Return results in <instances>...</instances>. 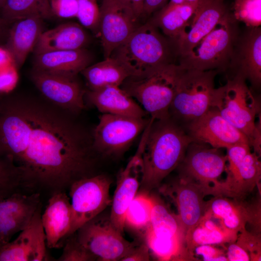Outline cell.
<instances>
[{
  "label": "cell",
  "mask_w": 261,
  "mask_h": 261,
  "mask_svg": "<svg viewBox=\"0 0 261 261\" xmlns=\"http://www.w3.org/2000/svg\"><path fill=\"white\" fill-rule=\"evenodd\" d=\"M74 115L43 97L0 94V155L18 169L23 188L51 196L94 175L92 132Z\"/></svg>",
  "instance_id": "6da1fadb"
},
{
  "label": "cell",
  "mask_w": 261,
  "mask_h": 261,
  "mask_svg": "<svg viewBox=\"0 0 261 261\" xmlns=\"http://www.w3.org/2000/svg\"><path fill=\"white\" fill-rule=\"evenodd\" d=\"M193 142L184 128L171 117L154 120L142 155L143 180L140 191L150 193L182 161Z\"/></svg>",
  "instance_id": "7a4b0ae2"
},
{
  "label": "cell",
  "mask_w": 261,
  "mask_h": 261,
  "mask_svg": "<svg viewBox=\"0 0 261 261\" xmlns=\"http://www.w3.org/2000/svg\"><path fill=\"white\" fill-rule=\"evenodd\" d=\"M110 57L121 62L133 75L160 66L177 64L178 60L174 41L149 21L139 25Z\"/></svg>",
  "instance_id": "3957f363"
},
{
  "label": "cell",
  "mask_w": 261,
  "mask_h": 261,
  "mask_svg": "<svg viewBox=\"0 0 261 261\" xmlns=\"http://www.w3.org/2000/svg\"><path fill=\"white\" fill-rule=\"evenodd\" d=\"M180 71L178 64L157 67L127 78L120 87L136 99L150 117L160 120L170 117Z\"/></svg>",
  "instance_id": "277c9868"
},
{
  "label": "cell",
  "mask_w": 261,
  "mask_h": 261,
  "mask_svg": "<svg viewBox=\"0 0 261 261\" xmlns=\"http://www.w3.org/2000/svg\"><path fill=\"white\" fill-rule=\"evenodd\" d=\"M218 73L216 71H201L180 66L175 92L170 107V117L183 127L213 107L215 79Z\"/></svg>",
  "instance_id": "5b68a950"
},
{
  "label": "cell",
  "mask_w": 261,
  "mask_h": 261,
  "mask_svg": "<svg viewBox=\"0 0 261 261\" xmlns=\"http://www.w3.org/2000/svg\"><path fill=\"white\" fill-rule=\"evenodd\" d=\"M239 23L229 10L190 53L178 59L177 64L185 68L227 72L241 31Z\"/></svg>",
  "instance_id": "8992f818"
},
{
  "label": "cell",
  "mask_w": 261,
  "mask_h": 261,
  "mask_svg": "<svg viewBox=\"0 0 261 261\" xmlns=\"http://www.w3.org/2000/svg\"><path fill=\"white\" fill-rule=\"evenodd\" d=\"M246 81L234 75L216 88L213 107L246 136L250 145L257 130L256 119L261 114V106Z\"/></svg>",
  "instance_id": "52a82bcc"
},
{
  "label": "cell",
  "mask_w": 261,
  "mask_h": 261,
  "mask_svg": "<svg viewBox=\"0 0 261 261\" xmlns=\"http://www.w3.org/2000/svg\"><path fill=\"white\" fill-rule=\"evenodd\" d=\"M111 182L106 176L99 174L82 178L71 185L69 194L72 218L68 237L111 204Z\"/></svg>",
  "instance_id": "ba28073f"
},
{
  "label": "cell",
  "mask_w": 261,
  "mask_h": 261,
  "mask_svg": "<svg viewBox=\"0 0 261 261\" xmlns=\"http://www.w3.org/2000/svg\"><path fill=\"white\" fill-rule=\"evenodd\" d=\"M75 232L78 241L97 261H121L138 244L126 240L113 225L110 216L103 217L99 215Z\"/></svg>",
  "instance_id": "9c48e42d"
},
{
  "label": "cell",
  "mask_w": 261,
  "mask_h": 261,
  "mask_svg": "<svg viewBox=\"0 0 261 261\" xmlns=\"http://www.w3.org/2000/svg\"><path fill=\"white\" fill-rule=\"evenodd\" d=\"M150 119L102 114L92 131L96 152L106 155L123 153L144 130Z\"/></svg>",
  "instance_id": "30bf717a"
},
{
  "label": "cell",
  "mask_w": 261,
  "mask_h": 261,
  "mask_svg": "<svg viewBox=\"0 0 261 261\" xmlns=\"http://www.w3.org/2000/svg\"><path fill=\"white\" fill-rule=\"evenodd\" d=\"M227 161L226 155L220 149L193 141L176 168L178 176L199 185L207 195L208 188L219 183L218 178L226 171Z\"/></svg>",
  "instance_id": "8fae6325"
},
{
  "label": "cell",
  "mask_w": 261,
  "mask_h": 261,
  "mask_svg": "<svg viewBox=\"0 0 261 261\" xmlns=\"http://www.w3.org/2000/svg\"><path fill=\"white\" fill-rule=\"evenodd\" d=\"M99 36L104 58L140 25L130 6L120 0H102Z\"/></svg>",
  "instance_id": "7c38bea8"
},
{
  "label": "cell",
  "mask_w": 261,
  "mask_h": 261,
  "mask_svg": "<svg viewBox=\"0 0 261 261\" xmlns=\"http://www.w3.org/2000/svg\"><path fill=\"white\" fill-rule=\"evenodd\" d=\"M30 77L42 97L51 103L75 115L85 109L86 90L77 76L51 73L33 69Z\"/></svg>",
  "instance_id": "4fadbf2b"
},
{
  "label": "cell",
  "mask_w": 261,
  "mask_h": 261,
  "mask_svg": "<svg viewBox=\"0 0 261 261\" xmlns=\"http://www.w3.org/2000/svg\"><path fill=\"white\" fill-rule=\"evenodd\" d=\"M149 129L147 126L135 154L117 176L116 187L112 200L110 215L111 221L122 234L124 232V220L129 204L138 192L144 175L142 155Z\"/></svg>",
  "instance_id": "5bb4252c"
},
{
  "label": "cell",
  "mask_w": 261,
  "mask_h": 261,
  "mask_svg": "<svg viewBox=\"0 0 261 261\" xmlns=\"http://www.w3.org/2000/svg\"><path fill=\"white\" fill-rule=\"evenodd\" d=\"M183 127L193 142L214 148L227 149L238 144H249L246 136L225 119L215 107Z\"/></svg>",
  "instance_id": "9a60e30c"
},
{
  "label": "cell",
  "mask_w": 261,
  "mask_h": 261,
  "mask_svg": "<svg viewBox=\"0 0 261 261\" xmlns=\"http://www.w3.org/2000/svg\"><path fill=\"white\" fill-rule=\"evenodd\" d=\"M248 81L255 89L261 86V28L246 27L234 44L227 72Z\"/></svg>",
  "instance_id": "2e32d148"
},
{
  "label": "cell",
  "mask_w": 261,
  "mask_h": 261,
  "mask_svg": "<svg viewBox=\"0 0 261 261\" xmlns=\"http://www.w3.org/2000/svg\"><path fill=\"white\" fill-rule=\"evenodd\" d=\"M224 1L201 0L198 3L183 31L174 41L178 59L190 53L229 12Z\"/></svg>",
  "instance_id": "e0dca14e"
},
{
  "label": "cell",
  "mask_w": 261,
  "mask_h": 261,
  "mask_svg": "<svg viewBox=\"0 0 261 261\" xmlns=\"http://www.w3.org/2000/svg\"><path fill=\"white\" fill-rule=\"evenodd\" d=\"M160 190L174 203L178 211L176 215L186 234L205 213L204 190L199 185L177 176L172 182L161 187Z\"/></svg>",
  "instance_id": "ac0fdd59"
},
{
  "label": "cell",
  "mask_w": 261,
  "mask_h": 261,
  "mask_svg": "<svg viewBox=\"0 0 261 261\" xmlns=\"http://www.w3.org/2000/svg\"><path fill=\"white\" fill-rule=\"evenodd\" d=\"M41 211L42 205L37 209L29 225L14 240L0 246V261L49 260Z\"/></svg>",
  "instance_id": "d6986e66"
},
{
  "label": "cell",
  "mask_w": 261,
  "mask_h": 261,
  "mask_svg": "<svg viewBox=\"0 0 261 261\" xmlns=\"http://www.w3.org/2000/svg\"><path fill=\"white\" fill-rule=\"evenodd\" d=\"M41 205L39 193L23 194L19 191L0 200V245L9 242L14 235L25 229Z\"/></svg>",
  "instance_id": "ffe728a7"
},
{
  "label": "cell",
  "mask_w": 261,
  "mask_h": 261,
  "mask_svg": "<svg viewBox=\"0 0 261 261\" xmlns=\"http://www.w3.org/2000/svg\"><path fill=\"white\" fill-rule=\"evenodd\" d=\"M255 152L249 151L244 157L236 173L232 177L210 187L208 195L223 196L243 200L256 186L261 177V163Z\"/></svg>",
  "instance_id": "44dd1931"
},
{
  "label": "cell",
  "mask_w": 261,
  "mask_h": 261,
  "mask_svg": "<svg viewBox=\"0 0 261 261\" xmlns=\"http://www.w3.org/2000/svg\"><path fill=\"white\" fill-rule=\"evenodd\" d=\"M72 211L70 198L65 191L52 194L41 219L47 247L57 248L67 238L71 228Z\"/></svg>",
  "instance_id": "7402d4cb"
},
{
  "label": "cell",
  "mask_w": 261,
  "mask_h": 261,
  "mask_svg": "<svg viewBox=\"0 0 261 261\" xmlns=\"http://www.w3.org/2000/svg\"><path fill=\"white\" fill-rule=\"evenodd\" d=\"M44 19L38 17L14 22L10 29L7 41L3 46L9 53L13 64L20 68L29 54L33 52L44 30Z\"/></svg>",
  "instance_id": "603a6c76"
},
{
  "label": "cell",
  "mask_w": 261,
  "mask_h": 261,
  "mask_svg": "<svg viewBox=\"0 0 261 261\" xmlns=\"http://www.w3.org/2000/svg\"><path fill=\"white\" fill-rule=\"evenodd\" d=\"M93 61L87 49L49 51L35 55L33 69L55 74L77 76Z\"/></svg>",
  "instance_id": "cb8c5ba5"
},
{
  "label": "cell",
  "mask_w": 261,
  "mask_h": 261,
  "mask_svg": "<svg viewBox=\"0 0 261 261\" xmlns=\"http://www.w3.org/2000/svg\"><path fill=\"white\" fill-rule=\"evenodd\" d=\"M91 42L90 35L75 22H67L40 35L33 52L35 55L58 50L86 49Z\"/></svg>",
  "instance_id": "d4e9b609"
},
{
  "label": "cell",
  "mask_w": 261,
  "mask_h": 261,
  "mask_svg": "<svg viewBox=\"0 0 261 261\" xmlns=\"http://www.w3.org/2000/svg\"><path fill=\"white\" fill-rule=\"evenodd\" d=\"M85 99L102 114L144 117L146 112L120 87L86 90Z\"/></svg>",
  "instance_id": "484cf974"
},
{
  "label": "cell",
  "mask_w": 261,
  "mask_h": 261,
  "mask_svg": "<svg viewBox=\"0 0 261 261\" xmlns=\"http://www.w3.org/2000/svg\"><path fill=\"white\" fill-rule=\"evenodd\" d=\"M238 234V232L225 226L219 218L205 212L199 222L187 232L186 246L194 255L193 250L199 246L235 242Z\"/></svg>",
  "instance_id": "4316f807"
},
{
  "label": "cell",
  "mask_w": 261,
  "mask_h": 261,
  "mask_svg": "<svg viewBox=\"0 0 261 261\" xmlns=\"http://www.w3.org/2000/svg\"><path fill=\"white\" fill-rule=\"evenodd\" d=\"M250 203L223 196L206 202V211L219 218L227 228L238 233L250 219Z\"/></svg>",
  "instance_id": "83f0119b"
},
{
  "label": "cell",
  "mask_w": 261,
  "mask_h": 261,
  "mask_svg": "<svg viewBox=\"0 0 261 261\" xmlns=\"http://www.w3.org/2000/svg\"><path fill=\"white\" fill-rule=\"evenodd\" d=\"M89 90H96L107 86L120 87L132 72L121 62L109 57L91 64L81 72Z\"/></svg>",
  "instance_id": "f1b7e54d"
},
{
  "label": "cell",
  "mask_w": 261,
  "mask_h": 261,
  "mask_svg": "<svg viewBox=\"0 0 261 261\" xmlns=\"http://www.w3.org/2000/svg\"><path fill=\"white\" fill-rule=\"evenodd\" d=\"M197 5L166 4L153 13L148 21L165 36L175 41L183 31Z\"/></svg>",
  "instance_id": "f546056e"
},
{
  "label": "cell",
  "mask_w": 261,
  "mask_h": 261,
  "mask_svg": "<svg viewBox=\"0 0 261 261\" xmlns=\"http://www.w3.org/2000/svg\"><path fill=\"white\" fill-rule=\"evenodd\" d=\"M145 242L149 251L159 261H196L194 255L187 249L185 242L180 239L158 235L148 227Z\"/></svg>",
  "instance_id": "4dcf8cb0"
},
{
  "label": "cell",
  "mask_w": 261,
  "mask_h": 261,
  "mask_svg": "<svg viewBox=\"0 0 261 261\" xmlns=\"http://www.w3.org/2000/svg\"><path fill=\"white\" fill-rule=\"evenodd\" d=\"M153 201L150 193L139 191L126 211L124 227L144 240L145 232L150 225Z\"/></svg>",
  "instance_id": "1f68e13d"
},
{
  "label": "cell",
  "mask_w": 261,
  "mask_h": 261,
  "mask_svg": "<svg viewBox=\"0 0 261 261\" xmlns=\"http://www.w3.org/2000/svg\"><path fill=\"white\" fill-rule=\"evenodd\" d=\"M0 16L13 24L27 18L50 19L53 14L49 0H6L0 8Z\"/></svg>",
  "instance_id": "d6a6232c"
},
{
  "label": "cell",
  "mask_w": 261,
  "mask_h": 261,
  "mask_svg": "<svg viewBox=\"0 0 261 261\" xmlns=\"http://www.w3.org/2000/svg\"><path fill=\"white\" fill-rule=\"evenodd\" d=\"M152 196L153 206L150 229L156 235L176 238L185 242L186 234L177 215L170 212L160 198Z\"/></svg>",
  "instance_id": "836d02e7"
},
{
  "label": "cell",
  "mask_w": 261,
  "mask_h": 261,
  "mask_svg": "<svg viewBox=\"0 0 261 261\" xmlns=\"http://www.w3.org/2000/svg\"><path fill=\"white\" fill-rule=\"evenodd\" d=\"M23 188L18 169L7 157L0 155V200Z\"/></svg>",
  "instance_id": "e575fe53"
},
{
  "label": "cell",
  "mask_w": 261,
  "mask_h": 261,
  "mask_svg": "<svg viewBox=\"0 0 261 261\" xmlns=\"http://www.w3.org/2000/svg\"><path fill=\"white\" fill-rule=\"evenodd\" d=\"M230 10L233 18L246 27H261V0H235Z\"/></svg>",
  "instance_id": "d590c367"
},
{
  "label": "cell",
  "mask_w": 261,
  "mask_h": 261,
  "mask_svg": "<svg viewBox=\"0 0 261 261\" xmlns=\"http://www.w3.org/2000/svg\"><path fill=\"white\" fill-rule=\"evenodd\" d=\"M78 3L76 18L83 27L99 36L100 11L97 0H78Z\"/></svg>",
  "instance_id": "8d00e7d4"
},
{
  "label": "cell",
  "mask_w": 261,
  "mask_h": 261,
  "mask_svg": "<svg viewBox=\"0 0 261 261\" xmlns=\"http://www.w3.org/2000/svg\"><path fill=\"white\" fill-rule=\"evenodd\" d=\"M59 261H92L96 257L77 240L75 232L67 237Z\"/></svg>",
  "instance_id": "74e56055"
},
{
  "label": "cell",
  "mask_w": 261,
  "mask_h": 261,
  "mask_svg": "<svg viewBox=\"0 0 261 261\" xmlns=\"http://www.w3.org/2000/svg\"><path fill=\"white\" fill-rule=\"evenodd\" d=\"M237 236L235 242L243 248L249 255L250 261L261 260V234L248 232L246 228L242 230Z\"/></svg>",
  "instance_id": "f35d334b"
},
{
  "label": "cell",
  "mask_w": 261,
  "mask_h": 261,
  "mask_svg": "<svg viewBox=\"0 0 261 261\" xmlns=\"http://www.w3.org/2000/svg\"><path fill=\"white\" fill-rule=\"evenodd\" d=\"M54 16L61 18L76 17L78 11V0H49Z\"/></svg>",
  "instance_id": "ab89813d"
},
{
  "label": "cell",
  "mask_w": 261,
  "mask_h": 261,
  "mask_svg": "<svg viewBox=\"0 0 261 261\" xmlns=\"http://www.w3.org/2000/svg\"><path fill=\"white\" fill-rule=\"evenodd\" d=\"M3 67L0 68V94L10 92L18 80L17 69L12 63Z\"/></svg>",
  "instance_id": "60d3db41"
},
{
  "label": "cell",
  "mask_w": 261,
  "mask_h": 261,
  "mask_svg": "<svg viewBox=\"0 0 261 261\" xmlns=\"http://www.w3.org/2000/svg\"><path fill=\"white\" fill-rule=\"evenodd\" d=\"M202 257L204 261H227L226 253L212 245H203L196 247L193 253Z\"/></svg>",
  "instance_id": "b9f144b4"
},
{
  "label": "cell",
  "mask_w": 261,
  "mask_h": 261,
  "mask_svg": "<svg viewBox=\"0 0 261 261\" xmlns=\"http://www.w3.org/2000/svg\"><path fill=\"white\" fill-rule=\"evenodd\" d=\"M150 260V251L149 248L143 240L140 244H137L133 249L121 261H147Z\"/></svg>",
  "instance_id": "7bdbcfd3"
},
{
  "label": "cell",
  "mask_w": 261,
  "mask_h": 261,
  "mask_svg": "<svg viewBox=\"0 0 261 261\" xmlns=\"http://www.w3.org/2000/svg\"><path fill=\"white\" fill-rule=\"evenodd\" d=\"M226 255L229 261H249V254L235 242L230 243Z\"/></svg>",
  "instance_id": "ee69618b"
},
{
  "label": "cell",
  "mask_w": 261,
  "mask_h": 261,
  "mask_svg": "<svg viewBox=\"0 0 261 261\" xmlns=\"http://www.w3.org/2000/svg\"><path fill=\"white\" fill-rule=\"evenodd\" d=\"M168 0H145L142 17H147L167 4Z\"/></svg>",
  "instance_id": "f6af8a7d"
},
{
  "label": "cell",
  "mask_w": 261,
  "mask_h": 261,
  "mask_svg": "<svg viewBox=\"0 0 261 261\" xmlns=\"http://www.w3.org/2000/svg\"><path fill=\"white\" fill-rule=\"evenodd\" d=\"M12 24L0 16V46L5 44Z\"/></svg>",
  "instance_id": "bcb514c9"
},
{
  "label": "cell",
  "mask_w": 261,
  "mask_h": 261,
  "mask_svg": "<svg viewBox=\"0 0 261 261\" xmlns=\"http://www.w3.org/2000/svg\"><path fill=\"white\" fill-rule=\"evenodd\" d=\"M145 0H129V3L136 17L142 18Z\"/></svg>",
  "instance_id": "7dc6e473"
},
{
  "label": "cell",
  "mask_w": 261,
  "mask_h": 261,
  "mask_svg": "<svg viewBox=\"0 0 261 261\" xmlns=\"http://www.w3.org/2000/svg\"><path fill=\"white\" fill-rule=\"evenodd\" d=\"M11 63L13 64L9 53L3 46H0V68Z\"/></svg>",
  "instance_id": "c3c4849f"
},
{
  "label": "cell",
  "mask_w": 261,
  "mask_h": 261,
  "mask_svg": "<svg viewBox=\"0 0 261 261\" xmlns=\"http://www.w3.org/2000/svg\"><path fill=\"white\" fill-rule=\"evenodd\" d=\"M201 0H169L167 3L168 5H177L181 4H191L197 5Z\"/></svg>",
  "instance_id": "681fc988"
},
{
  "label": "cell",
  "mask_w": 261,
  "mask_h": 261,
  "mask_svg": "<svg viewBox=\"0 0 261 261\" xmlns=\"http://www.w3.org/2000/svg\"><path fill=\"white\" fill-rule=\"evenodd\" d=\"M6 0H0V8L3 6Z\"/></svg>",
  "instance_id": "f907efd6"
},
{
  "label": "cell",
  "mask_w": 261,
  "mask_h": 261,
  "mask_svg": "<svg viewBox=\"0 0 261 261\" xmlns=\"http://www.w3.org/2000/svg\"><path fill=\"white\" fill-rule=\"evenodd\" d=\"M120 1H121L122 2L125 3H126L128 5H129V0H120Z\"/></svg>",
  "instance_id": "816d5d0a"
},
{
  "label": "cell",
  "mask_w": 261,
  "mask_h": 261,
  "mask_svg": "<svg viewBox=\"0 0 261 261\" xmlns=\"http://www.w3.org/2000/svg\"></svg>",
  "instance_id": "f5cc1de1"
},
{
  "label": "cell",
  "mask_w": 261,
  "mask_h": 261,
  "mask_svg": "<svg viewBox=\"0 0 261 261\" xmlns=\"http://www.w3.org/2000/svg\"></svg>",
  "instance_id": "db71d44e"
}]
</instances>
